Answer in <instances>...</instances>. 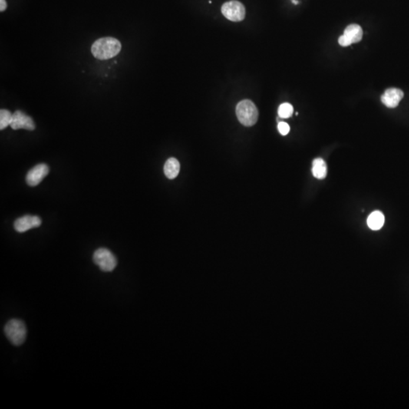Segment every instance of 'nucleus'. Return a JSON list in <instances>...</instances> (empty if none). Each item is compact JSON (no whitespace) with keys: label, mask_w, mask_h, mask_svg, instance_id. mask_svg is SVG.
<instances>
[{"label":"nucleus","mask_w":409,"mask_h":409,"mask_svg":"<svg viewBox=\"0 0 409 409\" xmlns=\"http://www.w3.org/2000/svg\"><path fill=\"white\" fill-rule=\"evenodd\" d=\"M121 50V44L117 39L104 37L95 41L92 46V53L97 59L106 60L116 57Z\"/></svg>","instance_id":"1"},{"label":"nucleus","mask_w":409,"mask_h":409,"mask_svg":"<svg viewBox=\"0 0 409 409\" xmlns=\"http://www.w3.org/2000/svg\"><path fill=\"white\" fill-rule=\"evenodd\" d=\"M236 114L238 120L242 125L251 127L255 124L258 118V111L255 105L251 100L239 102L236 106Z\"/></svg>","instance_id":"2"},{"label":"nucleus","mask_w":409,"mask_h":409,"mask_svg":"<svg viewBox=\"0 0 409 409\" xmlns=\"http://www.w3.org/2000/svg\"><path fill=\"white\" fill-rule=\"evenodd\" d=\"M5 334L13 345L21 346L27 337V328L21 320L12 319L5 325Z\"/></svg>","instance_id":"3"},{"label":"nucleus","mask_w":409,"mask_h":409,"mask_svg":"<svg viewBox=\"0 0 409 409\" xmlns=\"http://www.w3.org/2000/svg\"><path fill=\"white\" fill-rule=\"evenodd\" d=\"M93 262L102 271L111 272L117 266V258L111 251L106 248H100L93 254Z\"/></svg>","instance_id":"4"},{"label":"nucleus","mask_w":409,"mask_h":409,"mask_svg":"<svg viewBox=\"0 0 409 409\" xmlns=\"http://www.w3.org/2000/svg\"><path fill=\"white\" fill-rule=\"evenodd\" d=\"M222 12L225 18L235 22L242 21L245 17V6L236 0L225 2L222 5Z\"/></svg>","instance_id":"5"},{"label":"nucleus","mask_w":409,"mask_h":409,"mask_svg":"<svg viewBox=\"0 0 409 409\" xmlns=\"http://www.w3.org/2000/svg\"><path fill=\"white\" fill-rule=\"evenodd\" d=\"M50 172V169L46 164H39L31 169L26 176V182L31 186H36L41 183Z\"/></svg>","instance_id":"6"},{"label":"nucleus","mask_w":409,"mask_h":409,"mask_svg":"<svg viewBox=\"0 0 409 409\" xmlns=\"http://www.w3.org/2000/svg\"><path fill=\"white\" fill-rule=\"evenodd\" d=\"M10 126L13 130L25 129L31 131L35 129V124L33 119L21 111H16L13 113L12 120Z\"/></svg>","instance_id":"7"},{"label":"nucleus","mask_w":409,"mask_h":409,"mask_svg":"<svg viewBox=\"0 0 409 409\" xmlns=\"http://www.w3.org/2000/svg\"><path fill=\"white\" fill-rule=\"evenodd\" d=\"M41 225V219L38 216L25 215L18 218L14 223L15 231L24 233L32 228H38Z\"/></svg>","instance_id":"8"},{"label":"nucleus","mask_w":409,"mask_h":409,"mask_svg":"<svg viewBox=\"0 0 409 409\" xmlns=\"http://www.w3.org/2000/svg\"><path fill=\"white\" fill-rule=\"evenodd\" d=\"M403 97L404 93L400 89L389 88L382 95L381 101L387 107L393 109L398 106Z\"/></svg>","instance_id":"9"},{"label":"nucleus","mask_w":409,"mask_h":409,"mask_svg":"<svg viewBox=\"0 0 409 409\" xmlns=\"http://www.w3.org/2000/svg\"><path fill=\"white\" fill-rule=\"evenodd\" d=\"M180 162L175 158H170L166 161L165 166H164V172L168 178L175 179L179 172H180Z\"/></svg>","instance_id":"10"},{"label":"nucleus","mask_w":409,"mask_h":409,"mask_svg":"<svg viewBox=\"0 0 409 409\" xmlns=\"http://www.w3.org/2000/svg\"><path fill=\"white\" fill-rule=\"evenodd\" d=\"M385 218L380 211H374L367 218V226L373 231H378L384 226Z\"/></svg>","instance_id":"11"},{"label":"nucleus","mask_w":409,"mask_h":409,"mask_svg":"<svg viewBox=\"0 0 409 409\" xmlns=\"http://www.w3.org/2000/svg\"><path fill=\"white\" fill-rule=\"evenodd\" d=\"M311 172L315 178L319 180L325 178L327 174V167L325 162L321 158L315 159L313 161Z\"/></svg>","instance_id":"12"},{"label":"nucleus","mask_w":409,"mask_h":409,"mask_svg":"<svg viewBox=\"0 0 409 409\" xmlns=\"http://www.w3.org/2000/svg\"><path fill=\"white\" fill-rule=\"evenodd\" d=\"M344 35L347 36L352 44L361 41L363 37V31L358 24H350L344 31Z\"/></svg>","instance_id":"13"},{"label":"nucleus","mask_w":409,"mask_h":409,"mask_svg":"<svg viewBox=\"0 0 409 409\" xmlns=\"http://www.w3.org/2000/svg\"><path fill=\"white\" fill-rule=\"evenodd\" d=\"M13 114L7 109H1L0 111V129L3 130L5 127L10 126L12 120Z\"/></svg>","instance_id":"14"},{"label":"nucleus","mask_w":409,"mask_h":409,"mask_svg":"<svg viewBox=\"0 0 409 409\" xmlns=\"http://www.w3.org/2000/svg\"><path fill=\"white\" fill-rule=\"evenodd\" d=\"M293 113V107L290 103H283L278 109V116L281 118H288L292 116Z\"/></svg>","instance_id":"15"},{"label":"nucleus","mask_w":409,"mask_h":409,"mask_svg":"<svg viewBox=\"0 0 409 409\" xmlns=\"http://www.w3.org/2000/svg\"><path fill=\"white\" fill-rule=\"evenodd\" d=\"M278 128L280 133L283 135V136L288 135V133H289L290 130H291L289 124H288V123H286V122H280L279 124H278Z\"/></svg>","instance_id":"16"},{"label":"nucleus","mask_w":409,"mask_h":409,"mask_svg":"<svg viewBox=\"0 0 409 409\" xmlns=\"http://www.w3.org/2000/svg\"><path fill=\"white\" fill-rule=\"evenodd\" d=\"M339 44H340V46H342L344 47H349V46L351 45L352 44V42H351V40L348 38L346 35H342L341 37H340L338 40Z\"/></svg>","instance_id":"17"},{"label":"nucleus","mask_w":409,"mask_h":409,"mask_svg":"<svg viewBox=\"0 0 409 409\" xmlns=\"http://www.w3.org/2000/svg\"><path fill=\"white\" fill-rule=\"evenodd\" d=\"M7 8V3L5 0H0V11H4Z\"/></svg>","instance_id":"18"},{"label":"nucleus","mask_w":409,"mask_h":409,"mask_svg":"<svg viewBox=\"0 0 409 409\" xmlns=\"http://www.w3.org/2000/svg\"><path fill=\"white\" fill-rule=\"evenodd\" d=\"M291 1H292V3H293L294 5H297V4H298V0H291Z\"/></svg>","instance_id":"19"}]
</instances>
